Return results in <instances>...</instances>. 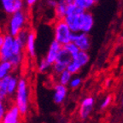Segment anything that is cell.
Returning <instances> with one entry per match:
<instances>
[{
	"instance_id": "obj_1",
	"label": "cell",
	"mask_w": 123,
	"mask_h": 123,
	"mask_svg": "<svg viewBox=\"0 0 123 123\" xmlns=\"http://www.w3.org/2000/svg\"><path fill=\"white\" fill-rule=\"evenodd\" d=\"M73 33H89L94 26V17L90 11H82L80 13L66 15L64 18Z\"/></svg>"
},
{
	"instance_id": "obj_2",
	"label": "cell",
	"mask_w": 123,
	"mask_h": 123,
	"mask_svg": "<svg viewBox=\"0 0 123 123\" xmlns=\"http://www.w3.org/2000/svg\"><path fill=\"white\" fill-rule=\"evenodd\" d=\"M15 104L18 107L22 116L27 115L30 106L29 86L25 78H20L18 86L15 94Z\"/></svg>"
},
{
	"instance_id": "obj_3",
	"label": "cell",
	"mask_w": 123,
	"mask_h": 123,
	"mask_svg": "<svg viewBox=\"0 0 123 123\" xmlns=\"http://www.w3.org/2000/svg\"><path fill=\"white\" fill-rule=\"evenodd\" d=\"M28 21V16L25 10L16 11L10 15V17L8 21L6 32L11 36H17L18 33L26 28Z\"/></svg>"
},
{
	"instance_id": "obj_4",
	"label": "cell",
	"mask_w": 123,
	"mask_h": 123,
	"mask_svg": "<svg viewBox=\"0 0 123 123\" xmlns=\"http://www.w3.org/2000/svg\"><path fill=\"white\" fill-rule=\"evenodd\" d=\"M54 39L63 46L72 42L74 33L64 19L56 20L53 25Z\"/></svg>"
},
{
	"instance_id": "obj_5",
	"label": "cell",
	"mask_w": 123,
	"mask_h": 123,
	"mask_svg": "<svg viewBox=\"0 0 123 123\" xmlns=\"http://www.w3.org/2000/svg\"><path fill=\"white\" fill-rule=\"evenodd\" d=\"M90 61L88 51H83L80 50V52L76 56L72 57V60L68 65L67 69L73 75L78 74L81 70L83 67L86 65Z\"/></svg>"
},
{
	"instance_id": "obj_6",
	"label": "cell",
	"mask_w": 123,
	"mask_h": 123,
	"mask_svg": "<svg viewBox=\"0 0 123 123\" xmlns=\"http://www.w3.org/2000/svg\"><path fill=\"white\" fill-rule=\"evenodd\" d=\"M95 104V99L92 97H86L83 98L80 103L78 115L81 121H86L90 117Z\"/></svg>"
},
{
	"instance_id": "obj_7",
	"label": "cell",
	"mask_w": 123,
	"mask_h": 123,
	"mask_svg": "<svg viewBox=\"0 0 123 123\" xmlns=\"http://www.w3.org/2000/svg\"><path fill=\"white\" fill-rule=\"evenodd\" d=\"M15 37L6 33L4 42L0 49V61H10L13 56V44Z\"/></svg>"
},
{
	"instance_id": "obj_8",
	"label": "cell",
	"mask_w": 123,
	"mask_h": 123,
	"mask_svg": "<svg viewBox=\"0 0 123 123\" xmlns=\"http://www.w3.org/2000/svg\"><path fill=\"white\" fill-rule=\"evenodd\" d=\"M72 42H74L78 46L80 50L88 51L91 48V38L89 34L86 33H82V32L74 33Z\"/></svg>"
},
{
	"instance_id": "obj_9",
	"label": "cell",
	"mask_w": 123,
	"mask_h": 123,
	"mask_svg": "<svg viewBox=\"0 0 123 123\" xmlns=\"http://www.w3.org/2000/svg\"><path fill=\"white\" fill-rule=\"evenodd\" d=\"M22 117L18 107L15 104H13L7 109L1 123H21Z\"/></svg>"
},
{
	"instance_id": "obj_10",
	"label": "cell",
	"mask_w": 123,
	"mask_h": 123,
	"mask_svg": "<svg viewBox=\"0 0 123 123\" xmlns=\"http://www.w3.org/2000/svg\"><path fill=\"white\" fill-rule=\"evenodd\" d=\"M53 102L57 105L62 104L66 100L68 93V89L67 86L62 85L60 83H56L53 86Z\"/></svg>"
},
{
	"instance_id": "obj_11",
	"label": "cell",
	"mask_w": 123,
	"mask_h": 123,
	"mask_svg": "<svg viewBox=\"0 0 123 123\" xmlns=\"http://www.w3.org/2000/svg\"><path fill=\"white\" fill-rule=\"evenodd\" d=\"M62 49V45L60 43H58L56 40L54 39V40L50 43L44 58H45V59L52 65V64L56 61L58 54H59V52L61 51Z\"/></svg>"
},
{
	"instance_id": "obj_12",
	"label": "cell",
	"mask_w": 123,
	"mask_h": 123,
	"mask_svg": "<svg viewBox=\"0 0 123 123\" xmlns=\"http://www.w3.org/2000/svg\"><path fill=\"white\" fill-rule=\"evenodd\" d=\"M25 50L30 57L33 58L36 56V33L34 30H29L28 36L25 43Z\"/></svg>"
},
{
	"instance_id": "obj_13",
	"label": "cell",
	"mask_w": 123,
	"mask_h": 123,
	"mask_svg": "<svg viewBox=\"0 0 123 123\" xmlns=\"http://www.w3.org/2000/svg\"><path fill=\"white\" fill-rule=\"evenodd\" d=\"M74 3V0H57V5L54 9L56 20H62L65 18L68 6Z\"/></svg>"
},
{
	"instance_id": "obj_14",
	"label": "cell",
	"mask_w": 123,
	"mask_h": 123,
	"mask_svg": "<svg viewBox=\"0 0 123 123\" xmlns=\"http://www.w3.org/2000/svg\"><path fill=\"white\" fill-rule=\"evenodd\" d=\"M14 68L13 64L10 61H0V80L11 74Z\"/></svg>"
},
{
	"instance_id": "obj_15",
	"label": "cell",
	"mask_w": 123,
	"mask_h": 123,
	"mask_svg": "<svg viewBox=\"0 0 123 123\" xmlns=\"http://www.w3.org/2000/svg\"><path fill=\"white\" fill-rule=\"evenodd\" d=\"M98 2V0H74V3L83 11H89Z\"/></svg>"
},
{
	"instance_id": "obj_16",
	"label": "cell",
	"mask_w": 123,
	"mask_h": 123,
	"mask_svg": "<svg viewBox=\"0 0 123 123\" xmlns=\"http://www.w3.org/2000/svg\"><path fill=\"white\" fill-rule=\"evenodd\" d=\"M18 82H19V79L16 76H15V75L11 74L10 82H9L8 88H7L8 96L9 97L15 96V92H16V89H17L18 86Z\"/></svg>"
},
{
	"instance_id": "obj_17",
	"label": "cell",
	"mask_w": 123,
	"mask_h": 123,
	"mask_svg": "<svg viewBox=\"0 0 123 123\" xmlns=\"http://www.w3.org/2000/svg\"><path fill=\"white\" fill-rule=\"evenodd\" d=\"M68 65V63H67V62L56 60L51 66V70H52L53 74L56 77L58 74H60L62 72H63L64 70L67 69Z\"/></svg>"
},
{
	"instance_id": "obj_18",
	"label": "cell",
	"mask_w": 123,
	"mask_h": 123,
	"mask_svg": "<svg viewBox=\"0 0 123 123\" xmlns=\"http://www.w3.org/2000/svg\"><path fill=\"white\" fill-rule=\"evenodd\" d=\"M73 74H72L70 72L66 69L63 72H62L60 74H58L56 76V79H57V83H60L62 85H64V86H68L69 82L71 80Z\"/></svg>"
},
{
	"instance_id": "obj_19",
	"label": "cell",
	"mask_w": 123,
	"mask_h": 123,
	"mask_svg": "<svg viewBox=\"0 0 123 123\" xmlns=\"http://www.w3.org/2000/svg\"><path fill=\"white\" fill-rule=\"evenodd\" d=\"M15 0H0L2 4L3 10L8 15H12L15 12Z\"/></svg>"
},
{
	"instance_id": "obj_20",
	"label": "cell",
	"mask_w": 123,
	"mask_h": 123,
	"mask_svg": "<svg viewBox=\"0 0 123 123\" xmlns=\"http://www.w3.org/2000/svg\"><path fill=\"white\" fill-rule=\"evenodd\" d=\"M51 64L44 57L41 60H39L38 66H37V69L40 74H45L51 68Z\"/></svg>"
},
{
	"instance_id": "obj_21",
	"label": "cell",
	"mask_w": 123,
	"mask_h": 123,
	"mask_svg": "<svg viewBox=\"0 0 123 123\" xmlns=\"http://www.w3.org/2000/svg\"><path fill=\"white\" fill-rule=\"evenodd\" d=\"M63 48L65 49L70 55H71L72 57L75 56L77 54L80 52V49L78 48V46H77L74 42H70V43H68V44L63 45Z\"/></svg>"
},
{
	"instance_id": "obj_22",
	"label": "cell",
	"mask_w": 123,
	"mask_h": 123,
	"mask_svg": "<svg viewBox=\"0 0 123 123\" xmlns=\"http://www.w3.org/2000/svg\"><path fill=\"white\" fill-rule=\"evenodd\" d=\"M82 84V79L80 76H76L74 74V76L72 77L71 80L68 84V87L72 90H76L78 89Z\"/></svg>"
},
{
	"instance_id": "obj_23",
	"label": "cell",
	"mask_w": 123,
	"mask_h": 123,
	"mask_svg": "<svg viewBox=\"0 0 123 123\" xmlns=\"http://www.w3.org/2000/svg\"><path fill=\"white\" fill-rule=\"evenodd\" d=\"M112 102H113V98H112L111 95L106 96L105 98L103 99L101 104H100V110H106V109H108V108L111 105Z\"/></svg>"
},
{
	"instance_id": "obj_24",
	"label": "cell",
	"mask_w": 123,
	"mask_h": 123,
	"mask_svg": "<svg viewBox=\"0 0 123 123\" xmlns=\"http://www.w3.org/2000/svg\"><path fill=\"white\" fill-rule=\"evenodd\" d=\"M7 109V106L5 105V101L0 98V123L3 121V119H4V116L5 115Z\"/></svg>"
},
{
	"instance_id": "obj_25",
	"label": "cell",
	"mask_w": 123,
	"mask_h": 123,
	"mask_svg": "<svg viewBox=\"0 0 123 123\" xmlns=\"http://www.w3.org/2000/svg\"><path fill=\"white\" fill-rule=\"evenodd\" d=\"M24 4H25V1H24V0H15V12L20 11V10H23Z\"/></svg>"
},
{
	"instance_id": "obj_26",
	"label": "cell",
	"mask_w": 123,
	"mask_h": 123,
	"mask_svg": "<svg viewBox=\"0 0 123 123\" xmlns=\"http://www.w3.org/2000/svg\"><path fill=\"white\" fill-rule=\"evenodd\" d=\"M47 5L51 9H55L57 5V0H47Z\"/></svg>"
},
{
	"instance_id": "obj_27",
	"label": "cell",
	"mask_w": 123,
	"mask_h": 123,
	"mask_svg": "<svg viewBox=\"0 0 123 123\" xmlns=\"http://www.w3.org/2000/svg\"><path fill=\"white\" fill-rule=\"evenodd\" d=\"M24 1H25V4L28 7H33V5H35L38 3V0H24Z\"/></svg>"
},
{
	"instance_id": "obj_28",
	"label": "cell",
	"mask_w": 123,
	"mask_h": 123,
	"mask_svg": "<svg viewBox=\"0 0 123 123\" xmlns=\"http://www.w3.org/2000/svg\"><path fill=\"white\" fill-rule=\"evenodd\" d=\"M4 35H5V34H2V33H0V49H1V47H2L3 44H4Z\"/></svg>"
},
{
	"instance_id": "obj_29",
	"label": "cell",
	"mask_w": 123,
	"mask_h": 123,
	"mask_svg": "<svg viewBox=\"0 0 123 123\" xmlns=\"http://www.w3.org/2000/svg\"><path fill=\"white\" fill-rule=\"evenodd\" d=\"M121 104H123V96H122V98H121Z\"/></svg>"
},
{
	"instance_id": "obj_30",
	"label": "cell",
	"mask_w": 123,
	"mask_h": 123,
	"mask_svg": "<svg viewBox=\"0 0 123 123\" xmlns=\"http://www.w3.org/2000/svg\"><path fill=\"white\" fill-rule=\"evenodd\" d=\"M0 87H1V80H0Z\"/></svg>"
},
{
	"instance_id": "obj_31",
	"label": "cell",
	"mask_w": 123,
	"mask_h": 123,
	"mask_svg": "<svg viewBox=\"0 0 123 123\" xmlns=\"http://www.w3.org/2000/svg\"></svg>"
}]
</instances>
